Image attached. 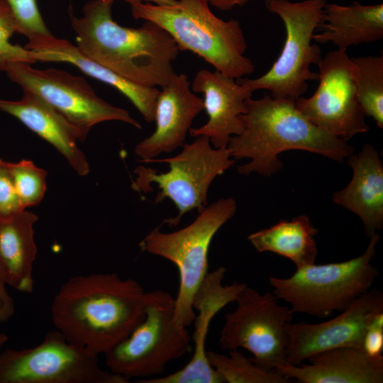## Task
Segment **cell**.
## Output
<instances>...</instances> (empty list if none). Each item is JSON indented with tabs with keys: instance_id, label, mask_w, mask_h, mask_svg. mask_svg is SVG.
Segmentation results:
<instances>
[{
	"instance_id": "ba28073f",
	"label": "cell",
	"mask_w": 383,
	"mask_h": 383,
	"mask_svg": "<svg viewBox=\"0 0 383 383\" xmlns=\"http://www.w3.org/2000/svg\"><path fill=\"white\" fill-rule=\"evenodd\" d=\"M159 162L169 165L166 172L143 165L138 166L134 172L135 180L132 182L133 190L148 193L155 184L159 192L155 203L169 199L178 210L175 217L165 219L170 228L176 227L187 213L201 211L208 206L209 189L218 177L223 174L235 162L226 148H216L209 139L197 136L191 143H184L182 150L177 155L164 159H152L145 163Z\"/></svg>"
},
{
	"instance_id": "484cf974",
	"label": "cell",
	"mask_w": 383,
	"mask_h": 383,
	"mask_svg": "<svg viewBox=\"0 0 383 383\" xmlns=\"http://www.w3.org/2000/svg\"><path fill=\"white\" fill-rule=\"evenodd\" d=\"M357 72V98L365 116L383 128V55L351 58Z\"/></svg>"
},
{
	"instance_id": "ac0fdd59",
	"label": "cell",
	"mask_w": 383,
	"mask_h": 383,
	"mask_svg": "<svg viewBox=\"0 0 383 383\" xmlns=\"http://www.w3.org/2000/svg\"><path fill=\"white\" fill-rule=\"evenodd\" d=\"M25 48L32 51L36 62H63L78 67L84 74L108 84L126 96L148 123L155 120L160 89L133 83L91 60L67 40L52 34L28 38Z\"/></svg>"
},
{
	"instance_id": "ffe728a7",
	"label": "cell",
	"mask_w": 383,
	"mask_h": 383,
	"mask_svg": "<svg viewBox=\"0 0 383 383\" xmlns=\"http://www.w3.org/2000/svg\"><path fill=\"white\" fill-rule=\"evenodd\" d=\"M353 170L350 183L333 194V201L355 213L370 237L383 227V166L377 150L365 145L358 154L348 157Z\"/></svg>"
},
{
	"instance_id": "e0dca14e",
	"label": "cell",
	"mask_w": 383,
	"mask_h": 383,
	"mask_svg": "<svg viewBox=\"0 0 383 383\" xmlns=\"http://www.w3.org/2000/svg\"><path fill=\"white\" fill-rule=\"evenodd\" d=\"M191 89L204 94V110L208 121L199 128H191L192 137H207L213 147L226 148L231 138L243 130L241 116L247 111L246 100L252 91L219 71L202 69L196 72Z\"/></svg>"
},
{
	"instance_id": "44dd1931",
	"label": "cell",
	"mask_w": 383,
	"mask_h": 383,
	"mask_svg": "<svg viewBox=\"0 0 383 383\" xmlns=\"http://www.w3.org/2000/svg\"><path fill=\"white\" fill-rule=\"evenodd\" d=\"M18 101L0 99V111L18 119L54 146L80 176L89 172L85 155L77 146L74 127L43 98L27 89Z\"/></svg>"
},
{
	"instance_id": "277c9868",
	"label": "cell",
	"mask_w": 383,
	"mask_h": 383,
	"mask_svg": "<svg viewBox=\"0 0 383 383\" xmlns=\"http://www.w3.org/2000/svg\"><path fill=\"white\" fill-rule=\"evenodd\" d=\"M131 12L134 18L162 28L179 50L193 52L230 77L243 78L255 70L245 55L248 45L240 22L217 17L207 0H177L174 6L138 4Z\"/></svg>"
},
{
	"instance_id": "8fae6325",
	"label": "cell",
	"mask_w": 383,
	"mask_h": 383,
	"mask_svg": "<svg viewBox=\"0 0 383 383\" xmlns=\"http://www.w3.org/2000/svg\"><path fill=\"white\" fill-rule=\"evenodd\" d=\"M278 300L273 293L260 294L246 286L235 299L236 308L225 314L221 348L246 349L253 355L251 360L266 370L287 364L285 325L292 321L294 313Z\"/></svg>"
},
{
	"instance_id": "d6a6232c",
	"label": "cell",
	"mask_w": 383,
	"mask_h": 383,
	"mask_svg": "<svg viewBox=\"0 0 383 383\" xmlns=\"http://www.w3.org/2000/svg\"><path fill=\"white\" fill-rule=\"evenodd\" d=\"M253 0H207L209 4L222 11H228L235 6H242Z\"/></svg>"
},
{
	"instance_id": "603a6c76",
	"label": "cell",
	"mask_w": 383,
	"mask_h": 383,
	"mask_svg": "<svg viewBox=\"0 0 383 383\" xmlns=\"http://www.w3.org/2000/svg\"><path fill=\"white\" fill-rule=\"evenodd\" d=\"M38 217L23 210L0 218V266L6 284L15 289L32 293L33 265L37 254L33 226Z\"/></svg>"
},
{
	"instance_id": "f546056e",
	"label": "cell",
	"mask_w": 383,
	"mask_h": 383,
	"mask_svg": "<svg viewBox=\"0 0 383 383\" xmlns=\"http://www.w3.org/2000/svg\"><path fill=\"white\" fill-rule=\"evenodd\" d=\"M26 210L21 204L9 167V162L0 159V218Z\"/></svg>"
},
{
	"instance_id": "836d02e7",
	"label": "cell",
	"mask_w": 383,
	"mask_h": 383,
	"mask_svg": "<svg viewBox=\"0 0 383 383\" xmlns=\"http://www.w3.org/2000/svg\"><path fill=\"white\" fill-rule=\"evenodd\" d=\"M109 1L114 2L115 0H106ZM132 5L143 4V3H150L156 5L160 6H174L177 4V0H122Z\"/></svg>"
},
{
	"instance_id": "1f68e13d",
	"label": "cell",
	"mask_w": 383,
	"mask_h": 383,
	"mask_svg": "<svg viewBox=\"0 0 383 383\" xmlns=\"http://www.w3.org/2000/svg\"><path fill=\"white\" fill-rule=\"evenodd\" d=\"M6 284L0 266V323L6 322L15 312L14 300L7 292Z\"/></svg>"
},
{
	"instance_id": "4fadbf2b",
	"label": "cell",
	"mask_w": 383,
	"mask_h": 383,
	"mask_svg": "<svg viewBox=\"0 0 383 383\" xmlns=\"http://www.w3.org/2000/svg\"><path fill=\"white\" fill-rule=\"evenodd\" d=\"M317 65L318 86L311 96L295 100L298 110L318 128L346 141L367 132L357 98V69L346 50L328 52Z\"/></svg>"
},
{
	"instance_id": "7a4b0ae2",
	"label": "cell",
	"mask_w": 383,
	"mask_h": 383,
	"mask_svg": "<svg viewBox=\"0 0 383 383\" xmlns=\"http://www.w3.org/2000/svg\"><path fill=\"white\" fill-rule=\"evenodd\" d=\"M113 2L91 0L83 16L70 8L77 46L87 57L139 85L162 87L175 73L173 62L179 49L157 24L145 21L139 28L124 27L112 17Z\"/></svg>"
},
{
	"instance_id": "4316f807",
	"label": "cell",
	"mask_w": 383,
	"mask_h": 383,
	"mask_svg": "<svg viewBox=\"0 0 383 383\" xmlns=\"http://www.w3.org/2000/svg\"><path fill=\"white\" fill-rule=\"evenodd\" d=\"M9 167L23 208L38 205L46 191L47 172L28 160L9 162Z\"/></svg>"
},
{
	"instance_id": "d4e9b609",
	"label": "cell",
	"mask_w": 383,
	"mask_h": 383,
	"mask_svg": "<svg viewBox=\"0 0 383 383\" xmlns=\"http://www.w3.org/2000/svg\"><path fill=\"white\" fill-rule=\"evenodd\" d=\"M209 364L227 383H289L292 382L274 370L256 365L238 350H228V355L206 351Z\"/></svg>"
},
{
	"instance_id": "5bb4252c",
	"label": "cell",
	"mask_w": 383,
	"mask_h": 383,
	"mask_svg": "<svg viewBox=\"0 0 383 383\" xmlns=\"http://www.w3.org/2000/svg\"><path fill=\"white\" fill-rule=\"evenodd\" d=\"M340 312L322 323H286L289 339L287 364L297 365L315 353L334 348L362 350L372 320L383 312V294L379 290L370 289Z\"/></svg>"
},
{
	"instance_id": "e575fe53",
	"label": "cell",
	"mask_w": 383,
	"mask_h": 383,
	"mask_svg": "<svg viewBox=\"0 0 383 383\" xmlns=\"http://www.w3.org/2000/svg\"><path fill=\"white\" fill-rule=\"evenodd\" d=\"M8 340L9 338L5 333H0V350L2 346L8 341Z\"/></svg>"
},
{
	"instance_id": "9c48e42d",
	"label": "cell",
	"mask_w": 383,
	"mask_h": 383,
	"mask_svg": "<svg viewBox=\"0 0 383 383\" xmlns=\"http://www.w3.org/2000/svg\"><path fill=\"white\" fill-rule=\"evenodd\" d=\"M174 298L162 290L146 292L145 317L123 340L104 353L110 372L128 380L160 376L170 362L191 350L187 327L174 321Z\"/></svg>"
},
{
	"instance_id": "7402d4cb",
	"label": "cell",
	"mask_w": 383,
	"mask_h": 383,
	"mask_svg": "<svg viewBox=\"0 0 383 383\" xmlns=\"http://www.w3.org/2000/svg\"><path fill=\"white\" fill-rule=\"evenodd\" d=\"M319 27L322 31L314 33L313 40L331 43L340 50L379 40L383 38V4L362 5L355 1L343 6L326 3Z\"/></svg>"
},
{
	"instance_id": "d6986e66",
	"label": "cell",
	"mask_w": 383,
	"mask_h": 383,
	"mask_svg": "<svg viewBox=\"0 0 383 383\" xmlns=\"http://www.w3.org/2000/svg\"><path fill=\"white\" fill-rule=\"evenodd\" d=\"M307 360L310 364H284L274 370L299 383L383 382V358L371 357L359 348L327 350Z\"/></svg>"
},
{
	"instance_id": "83f0119b",
	"label": "cell",
	"mask_w": 383,
	"mask_h": 383,
	"mask_svg": "<svg viewBox=\"0 0 383 383\" xmlns=\"http://www.w3.org/2000/svg\"><path fill=\"white\" fill-rule=\"evenodd\" d=\"M15 33H18L16 19L6 2L2 0L0 3L1 71H4L9 65L14 62H36L31 50L11 42V38Z\"/></svg>"
},
{
	"instance_id": "cb8c5ba5",
	"label": "cell",
	"mask_w": 383,
	"mask_h": 383,
	"mask_svg": "<svg viewBox=\"0 0 383 383\" xmlns=\"http://www.w3.org/2000/svg\"><path fill=\"white\" fill-rule=\"evenodd\" d=\"M318 230L306 215L277 223L250 234L248 240L259 252H271L294 262L296 268L315 263Z\"/></svg>"
},
{
	"instance_id": "4dcf8cb0",
	"label": "cell",
	"mask_w": 383,
	"mask_h": 383,
	"mask_svg": "<svg viewBox=\"0 0 383 383\" xmlns=\"http://www.w3.org/2000/svg\"><path fill=\"white\" fill-rule=\"evenodd\" d=\"M362 350L371 357L383 358V312L372 320L364 337Z\"/></svg>"
},
{
	"instance_id": "f1b7e54d",
	"label": "cell",
	"mask_w": 383,
	"mask_h": 383,
	"mask_svg": "<svg viewBox=\"0 0 383 383\" xmlns=\"http://www.w3.org/2000/svg\"><path fill=\"white\" fill-rule=\"evenodd\" d=\"M18 26V33L28 38L51 34L39 11L36 0H4Z\"/></svg>"
},
{
	"instance_id": "52a82bcc",
	"label": "cell",
	"mask_w": 383,
	"mask_h": 383,
	"mask_svg": "<svg viewBox=\"0 0 383 383\" xmlns=\"http://www.w3.org/2000/svg\"><path fill=\"white\" fill-rule=\"evenodd\" d=\"M326 0H265V8L282 21L286 38L282 52L271 68L255 79L240 78L238 82L252 91H270L277 99L295 101L308 89V82L317 80L318 72L310 66L321 60V52L312 44L313 35L321 22Z\"/></svg>"
},
{
	"instance_id": "3957f363",
	"label": "cell",
	"mask_w": 383,
	"mask_h": 383,
	"mask_svg": "<svg viewBox=\"0 0 383 383\" xmlns=\"http://www.w3.org/2000/svg\"><path fill=\"white\" fill-rule=\"evenodd\" d=\"M247 111L241 116L243 130L233 136L227 146L234 160L250 159L238 167V172L271 176L282 167V152L302 150L343 162L354 152L346 140L313 124L296 108L295 101L277 99L270 94L246 100Z\"/></svg>"
},
{
	"instance_id": "5b68a950",
	"label": "cell",
	"mask_w": 383,
	"mask_h": 383,
	"mask_svg": "<svg viewBox=\"0 0 383 383\" xmlns=\"http://www.w3.org/2000/svg\"><path fill=\"white\" fill-rule=\"evenodd\" d=\"M370 238L365 252L353 259L306 265L286 278L270 277L272 293L288 303L293 313L326 318L343 311L370 290L379 274L371 260L380 238L374 233Z\"/></svg>"
},
{
	"instance_id": "30bf717a",
	"label": "cell",
	"mask_w": 383,
	"mask_h": 383,
	"mask_svg": "<svg viewBox=\"0 0 383 383\" xmlns=\"http://www.w3.org/2000/svg\"><path fill=\"white\" fill-rule=\"evenodd\" d=\"M102 370L98 356L68 342L57 329L38 345L0 351V383H128Z\"/></svg>"
},
{
	"instance_id": "2e32d148",
	"label": "cell",
	"mask_w": 383,
	"mask_h": 383,
	"mask_svg": "<svg viewBox=\"0 0 383 383\" xmlns=\"http://www.w3.org/2000/svg\"><path fill=\"white\" fill-rule=\"evenodd\" d=\"M161 88L155 106V129L135 148L142 163L182 147L193 120L204 109L203 99L192 90L185 74L174 73Z\"/></svg>"
},
{
	"instance_id": "8992f818",
	"label": "cell",
	"mask_w": 383,
	"mask_h": 383,
	"mask_svg": "<svg viewBox=\"0 0 383 383\" xmlns=\"http://www.w3.org/2000/svg\"><path fill=\"white\" fill-rule=\"evenodd\" d=\"M236 209L233 198H221L208 204L188 226L171 233L155 228L139 243L142 252L165 258L178 270L179 284L174 312L177 326L187 328L194 322L193 298L209 272L211 241Z\"/></svg>"
},
{
	"instance_id": "d590c367",
	"label": "cell",
	"mask_w": 383,
	"mask_h": 383,
	"mask_svg": "<svg viewBox=\"0 0 383 383\" xmlns=\"http://www.w3.org/2000/svg\"><path fill=\"white\" fill-rule=\"evenodd\" d=\"M1 1H2V0H0V3H1Z\"/></svg>"
},
{
	"instance_id": "7c38bea8",
	"label": "cell",
	"mask_w": 383,
	"mask_h": 383,
	"mask_svg": "<svg viewBox=\"0 0 383 383\" xmlns=\"http://www.w3.org/2000/svg\"><path fill=\"white\" fill-rule=\"evenodd\" d=\"M30 65L11 63L4 72L22 89L36 93L57 111L74 127L79 141L85 140L94 126L104 121H119L142 128L126 109L98 96L84 77L55 68L35 69Z\"/></svg>"
},
{
	"instance_id": "6da1fadb",
	"label": "cell",
	"mask_w": 383,
	"mask_h": 383,
	"mask_svg": "<svg viewBox=\"0 0 383 383\" xmlns=\"http://www.w3.org/2000/svg\"><path fill=\"white\" fill-rule=\"evenodd\" d=\"M146 292L135 279L116 273L70 278L50 306L55 328L70 343L104 354L126 338L145 317Z\"/></svg>"
},
{
	"instance_id": "9a60e30c",
	"label": "cell",
	"mask_w": 383,
	"mask_h": 383,
	"mask_svg": "<svg viewBox=\"0 0 383 383\" xmlns=\"http://www.w3.org/2000/svg\"><path fill=\"white\" fill-rule=\"evenodd\" d=\"M226 270L218 267L208 272L196 290L192 301L197 311L192 336L194 348L192 358L182 369L165 376L140 379V383H224L221 374L209 364L205 348L206 335L211 320L227 304L235 302L238 294L247 286L233 282L223 285Z\"/></svg>"
}]
</instances>
